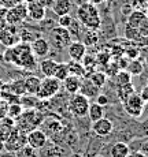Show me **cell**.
Segmentation results:
<instances>
[{"mask_svg": "<svg viewBox=\"0 0 148 157\" xmlns=\"http://www.w3.org/2000/svg\"><path fill=\"white\" fill-rule=\"evenodd\" d=\"M3 4H4V0H0V8L3 7Z\"/></svg>", "mask_w": 148, "mask_h": 157, "instance_id": "ee69618b", "label": "cell"}, {"mask_svg": "<svg viewBox=\"0 0 148 157\" xmlns=\"http://www.w3.org/2000/svg\"><path fill=\"white\" fill-rule=\"evenodd\" d=\"M114 81H115L117 86L128 85V83L132 82V75L126 70H118V72L114 75Z\"/></svg>", "mask_w": 148, "mask_h": 157, "instance_id": "4316f807", "label": "cell"}, {"mask_svg": "<svg viewBox=\"0 0 148 157\" xmlns=\"http://www.w3.org/2000/svg\"><path fill=\"white\" fill-rule=\"evenodd\" d=\"M58 66V62L51 57H44L38 62V68H40L41 74L44 77H54V72H55V68Z\"/></svg>", "mask_w": 148, "mask_h": 157, "instance_id": "e0dca14e", "label": "cell"}, {"mask_svg": "<svg viewBox=\"0 0 148 157\" xmlns=\"http://www.w3.org/2000/svg\"><path fill=\"white\" fill-rule=\"evenodd\" d=\"M138 6H140V8H147L148 10V0H137Z\"/></svg>", "mask_w": 148, "mask_h": 157, "instance_id": "b9f144b4", "label": "cell"}, {"mask_svg": "<svg viewBox=\"0 0 148 157\" xmlns=\"http://www.w3.org/2000/svg\"><path fill=\"white\" fill-rule=\"evenodd\" d=\"M88 117L90 122H96V120L102 119L104 117V107L99 105L98 102H90L89 104V108H88Z\"/></svg>", "mask_w": 148, "mask_h": 157, "instance_id": "ffe728a7", "label": "cell"}, {"mask_svg": "<svg viewBox=\"0 0 148 157\" xmlns=\"http://www.w3.org/2000/svg\"><path fill=\"white\" fill-rule=\"evenodd\" d=\"M25 82V90L28 94H33L36 96V93L38 92V87H40V83H41V79L36 75H29L28 78L23 79Z\"/></svg>", "mask_w": 148, "mask_h": 157, "instance_id": "d6986e66", "label": "cell"}, {"mask_svg": "<svg viewBox=\"0 0 148 157\" xmlns=\"http://www.w3.org/2000/svg\"><path fill=\"white\" fill-rule=\"evenodd\" d=\"M126 71L132 75V77H138V75L143 74L144 71V64L140 62L138 59L134 60H129L128 63V67H126Z\"/></svg>", "mask_w": 148, "mask_h": 157, "instance_id": "603a6c76", "label": "cell"}, {"mask_svg": "<svg viewBox=\"0 0 148 157\" xmlns=\"http://www.w3.org/2000/svg\"><path fill=\"white\" fill-rule=\"evenodd\" d=\"M126 37H128L129 40L137 41L138 38H141V36H140V33H138V30L136 28H132V26L126 25Z\"/></svg>", "mask_w": 148, "mask_h": 157, "instance_id": "d6a6232c", "label": "cell"}, {"mask_svg": "<svg viewBox=\"0 0 148 157\" xmlns=\"http://www.w3.org/2000/svg\"><path fill=\"white\" fill-rule=\"evenodd\" d=\"M136 92L134 90V86L130 83H128V85H122V86H118V89H117V96H118L119 101L123 102L126 100V98L129 97L130 94H133V93Z\"/></svg>", "mask_w": 148, "mask_h": 157, "instance_id": "d4e9b609", "label": "cell"}, {"mask_svg": "<svg viewBox=\"0 0 148 157\" xmlns=\"http://www.w3.org/2000/svg\"><path fill=\"white\" fill-rule=\"evenodd\" d=\"M146 64H147V67H148V56H147V59H146Z\"/></svg>", "mask_w": 148, "mask_h": 157, "instance_id": "f6af8a7d", "label": "cell"}, {"mask_svg": "<svg viewBox=\"0 0 148 157\" xmlns=\"http://www.w3.org/2000/svg\"><path fill=\"white\" fill-rule=\"evenodd\" d=\"M47 141H48L47 134L40 128H33L26 134V145L36 150L43 149L47 145Z\"/></svg>", "mask_w": 148, "mask_h": 157, "instance_id": "9c48e42d", "label": "cell"}, {"mask_svg": "<svg viewBox=\"0 0 148 157\" xmlns=\"http://www.w3.org/2000/svg\"><path fill=\"white\" fill-rule=\"evenodd\" d=\"M8 89H10L11 93H14V94L17 96H23L26 94V90H25V82H23V79H14L11 83H7Z\"/></svg>", "mask_w": 148, "mask_h": 157, "instance_id": "cb8c5ba5", "label": "cell"}, {"mask_svg": "<svg viewBox=\"0 0 148 157\" xmlns=\"http://www.w3.org/2000/svg\"><path fill=\"white\" fill-rule=\"evenodd\" d=\"M98 41H99V36H98V33H96V30L88 29L84 33V37H82V40H81V43L85 45V47H92V45H95Z\"/></svg>", "mask_w": 148, "mask_h": 157, "instance_id": "83f0119b", "label": "cell"}, {"mask_svg": "<svg viewBox=\"0 0 148 157\" xmlns=\"http://www.w3.org/2000/svg\"><path fill=\"white\" fill-rule=\"evenodd\" d=\"M38 98L36 97V96L33 94H23L19 97V104L22 105V107L25 108H29V109H33V108H36V102H37Z\"/></svg>", "mask_w": 148, "mask_h": 157, "instance_id": "f546056e", "label": "cell"}, {"mask_svg": "<svg viewBox=\"0 0 148 157\" xmlns=\"http://www.w3.org/2000/svg\"><path fill=\"white\" fill-rule=\"evenodd\" d=\"M26 10H28V18L30 21L41 22V21L45 19L47 11L38 3H36L34 0H26Z\"/></svg>", "mask_w": 148, "mask_h": 157, "instance_id": "8fae6325", "label": "cell"}, {"mask_svg": "<svg viewBox=\"0 0 148 157\" xmlns=\"http://www.w3.org/2000/svg\"><path fill=\"white\" fill-rule=\"evenodd\" d=\"M81 85H82V78L75 77V75H67L65 79L62 81V86L69 94H75L80 92Z\"/></svg>", "mask_w": 148, "mask_h": 157, "instance_id": "9a60e30c", "label": "cell"}, {"mask_svg": "<svg viewBox=\"0 0 148 157\" xmlns=\"http://www.w3.org/2000/svg\"><path fill=\"white\" fill-rule=\"evenodd\" d=\"M88 79H90V82H92L93 85L100 89V87H103L106 85V82H107V74H106V72H100V71H95Z\"/></svg>", "mask_w": 148, "mask_h": 157, "instance_id": "f1b7e54d", "label": "cell"}, {"mask_svg": "<svg viewBox=\"0 0 148 157\" xmlns=\"http://www.w3.org/2000/svg\"><path fill=\"white\" fill-rule=\"evenodd\" d=\"M130 147H129L128 144L122 142V141H118L110 147V156L111 157H126L130 153Z\"/></svg>", "mask_w": 148, "mask_h": 157, "instance_id": "ac0fdd59", "label": "cell"}, {"mask_svg": "<svg viewBox=\"0 0 148 157\" xmlns=\"http://www.w3.org/2000/svg\"><path fill=\"white\" fill-rule=\"evenodd\" d=\"M140 97L143 98V101L146 102V104H148V85H146V86H143L141 87V90H140Z\"/></svg>", "mask_w": 148, "mask_h": 157, "instance_id": "8d00e7d4", "label": "cell"}, {"mask_svg": "<svg viewBox=\"0 0 148 157\" xmlns=\"http://www.w3.org/2000/svg\"><path fill=\"white\" fill-rule=\"evenodd\" d=\"M6 116H7V104L3 102V101H0V120Z\"/></svg>", "mask_w": 148, "mask_h": 157, "instance_id": "74e56055", "label": "cell"}, {"mask_svg": "<svg viewBox=\"0 0 148 157\" xmlns=\"http://www.w3.org/2000/svg\"><path fill=\"white\" fill-rule=\"evenodd\" d=\"M25 145H26V134L23 131H21L18 127H14L4 142V150L6 152H18Z\"/></svg>", "mask_w": 148, "mask_h": 157, "instance_id": "52a82bcc", "label": "cell"}, {"mask_svg": "<svg viewBox=\"0 0 148 157\" xmlns=\"http://www.w3.org/2000/svg\"><path fill=\"white\" fill-rule=\"evenodd\" d=\"M66 49H67V53H69V56H70V59L77 60V62H81L82 57L86 55V47L81 43L80 40L71 41Z\"/></svg>", "mask_w": 148, "mask_h": 157, "instance_id": "5bb4252c", "label": "cell"}, {"mask_svg": "<svg viewBox=\"0 0 148 157\" xmlns=\"http://www.w3.org/2000/svg\"><path fill=\"white\" fill-rule=\"evenodd\" d=\"M23 113V107L19 102H14V104H8L7 105V117L13 119L14 122Z\"/></svg>", "mask_w": 148, "mask_h": 157, "instance_id": "484cf974", "label": "cell"}, {"mask_svg": "<svg viewBox=\"0 0 148 157\" xmlns=\"http://www.w3.org/2000/svg\"><path fill=\"white\" fill-rule=\"evenodd\" d=\"M138 55H140V51L137 49V48H129V49L125 51V57L129 60H134L137 59Z\"/></svg>", "mask_w": 148, "mask_h": 157, "instance_id": "e575fe53", "label": "cell"}, {"mask_svg": "<svg viewBox=\"0 0 148 157\" xmlns=\"http://www.w3.org/2000/svg\"><path fill=\"white\" fill-rule=\"evenodd\" d=\"M96 157H103V156H96Z\"/></svg>", "mask_w": 148, "mask_h": 157, "instance_id": "7dc6e473", "label": "cell"}, {"mask_svg": "<svg viewBox=\"0 0 148 157\" xmlns=\"http://www.w3.org/2000/svg\"><path fill=\"white\" fill-rule=\"evenodd\" d=\"M71 22H73V18L70 17V14L58 17V26H60V28H66V29H67L69 26L71 25Z\"/></svg>", "mask_w": 148, "mask_h": 157, "instance_id": "836d02e7", "label": "cell"}, {"mask_svg": "<svg viewBox=\"0 0 148 157\" xmlns=\"http://www.w3.org/2000/svg\"><path fill=\"white\" fill-rule=\"evenodd\" d=\"M34 36H33V33L30 32V29H22L19 32V41H22V43H32L33 40H34Z\"/></svg>", "mask_w": 148, "mask_h": 157, "instance_id": "1f68e13d", "label": "cell"}, {"mask_svg": "<svg viewBox=\"0 0 148 157\" xmlns=\"http://www.w3.org/2000/svg\"><path fill=\"white\" fill-rule=\"evenodd\" d=\"M30 49H32V53L36 57L44 59V57H47V55L50 53V41L45 40L43 37L34 38V40L30 43Z\"/></svg>", "mask_w": 148, "mask_h": 157, "instance_id": "4fadbf2b", "label": "cell"}, {"mask_svg": "<svg viewBox=\"0 0 148 157\" xmlns=\"http://www.w3.org/2000/svg\"><path fill=\"white\" fill-rule=\"evenodd\" d=\"M126 157H146L140 150H134V152H130Z\"/></svg>", "mask_w": 148, "mask_h": 157, "instance_id": "60d3db41", "label": "cell"}, {"mask_svg": "<svg viewBox=\"0 0 148 157\" xmlns=\"http://www.w3.org/2000/svg\"><path fill=\"white\" fill-rule=\"evenodd\" d=\"M28 18V10H26V2L17 4L11 8H7L4 14V21L7 25H15L23 22Z\"/></svg>", "mask_w": 148, "mask_h": 157, "instance_id": "8992f818", "label": "cell"}, {"mask_svg": "<svg viewBox=\"0 0 148 157\" xmlns=\"http://www.w3.org/2000/svg\"><path fill=\"white\" fill-rule=\"evenodd\" d=\"M99 87L95 86L92 82H90V79L88 78H85V79L82 81V85H81V89H80V93H82L84 96H86V97H96V96L99 94Z\"/></svg>", "mask_w": 148, "mask_h": 157, "instance_id": "44dd1931", "label": "cell"}, {"mask_svg": "<svg viewBox=\"0 0 148 157\" xmlns=\"http://www.w3.org/2000/svg\"><path fill=\"white\" fill-rule=\"evenodd\" d=\"M0 101H2V100H0Z\"/></svg>", "mask_w": 148, "mask_h": 157, "instance_id": "681fc988", "label": "cell"}, {"mask_svg": "<svg viewBox=\"0 0 148 157\" xmlns=\"http://www.w3.org/2000/svg\"><path fill=\"white\" fill-rule=\"evenodd\" d=\"M77 21L89 30H98L102 26L99 8L89 2H85L77 8Z\"/></svg>", "mask_w": 148, "mask_h": 157, "instance_id": "7a4b0ae2", "label": "cell"}, {"mask_svg": "<svg viewBox=\"0 0 148 157\" xmlns=\"http://www.w3.org/2000/svg\"><path fill=\"white\" fill-rule=\"evenodd\" d=\"M147 85H148V77H147Z\"/></svg>", "mask_w": 148, "mask_h": 157, "instance_id": "bcb514c9", "label": "cell"}, {"mask_svg": "<svg viewBox=\"0 0 148 157\" xmlns=\"http://www.w3.org/2000/svg\"><path fill=\"white\" fill-rule=\"evenodd\" d=\"M19 43V32L17 30L15 25H6L0 29V44L6 47H13Z\"/></svg>", "mask_w": 148, "mask_h": 157, "instance_id": "30bf717a", "label": "cell"}, {"mask_svg": "<svg viewBox=\"0 0 148 157\" xmlns=\"http://www.w3.org/2000/svg\"><path fill=\"white\" fill-rule=\"evenodd\" d=\"M147 18H148V13H147Z\"/></svg>", "mask_w": 148, "mask_h": 157, "instance_id": "c3c4849f", "label": "cell"}, {"mask_svg": "<svg viewBox=\"0 0 148 157\" xmlns=\"http://www.w3.org/2000/svg\"><path fill=\"white\" fill-rule=\"evenodd\" d=\"M89 104H90L89 98L86 96H84L82 93L78 92L75 94H71V98L69 101V109L75 117H82L88 113Z\"/></svg>", "mask_w": 148, "mask_h": 157, "instance_id": "277c9868", "label": "cell"}, {"mask_svg": "<svg viewBox=\"0 0 148 157\" xmlns=\"http://www.w3.org/2000/svg\"><path fill=\"white\" fill-rule=\"evenodd\" d=\"M113 130H114L113 120L107 119V117H102V119L92 123V131L98 137H107V135H110L113 132Z\"/></svg>", "mask_w": 148, "mask_h": 157, "instance_id": "7c38bea8", "label": "cell"}, {"mask_svg": "<svg viewBox=\"0 0 148 157\" xmlns=\"http://www.w3.org/2000/svg\"><path fill=\"white\" fill-rule=\"evenodd\" d=\"M69 70V75H75V77H81L84 78L85 75V67L81 62H77V60H70V62L66 63Z\"/></svg>", "mask_w": 148, "mask_h": 157, "instance_id": "7402d4cb", "label": "cell"}, {"mask_svg": "<svg viewBox=\"0 0 148 157\" xmlns=\"http://www.w3.org/2000/svg\"><path fill=\"white\" fill-rule=\"evenodd\" d=\"M95 98H96V101H95V102H98V104H99V105H102V107H106V105H107L108 102H110L108 97L104 94V93H99V94L96 96Z\"/></svg>", "mask_w": 148, "mask_h": 157, "instance_id": "d590c367", "label": "cell"}, {"mask_svg": "<svg viewBox=\"0 0 148 157\" xmlns=\"http://www.w3.org/2000/svg\"><path fill=\"white\" fill-rule=\"evenodd\" d=\"M140 152L143 153L146 157H148V140H146L143 144H141V147H140Z\"/></svg>", "mask_w": 148, "mask_h": 157, "instance_id": "ab89813d", "label": "cell"}, {"mask_svg": "<svg viewBox=\"0 0 148 157\" xmlns=\"http://www.w3.org/2000/svg\"><path fill=\"white\" fill-rule=\"evenodd\" d=\"M89 3H92V4H95V6H98V4H100V3H103L104 0H88Z\"/></svg>", "mask_w": 148, "mask_h": 157, "instance_id": "7bdbcfd3", "label": "cell"}, {"mask_svg": "<svg viewBox=\"0 0 148 157\" xmlns=\"http://www.w3.org/2000/svg\"><path fill=\"white\" fill-rule=\"evenodd\" d=\"M34 2L38 3V4H40L41 7H44V8H51L54 0H34Z\"/></svg>", "mask_w": 148, "mask_h": 157, "instance_id": "f35d334b", "label": "cell"}, {"mask_svg": "<svg viewBox=\"0 0 148 157\" xmlns=\"http://www.w3.org/2000/svg\"><path fill=\"white\" fill-rule=\"evenodd\" d=\"M50 41L54 44V47L58 49H65L69 47V44L71 43V36L69 33V30L66 28H52L50 32Z\"/></svg>", "mask_w": 148, "mask_h": 157, "instance_id": "ba28073f", "label": "cell"}, {"mask_svg": "<svg viewBox=\"0 0 148 157\" xmlns=\"http://www.w3.org/2000/svg\"><path fill=\"white\" fill-rule=\"evenodd\" d=\"M51 8H52V11L58 17L67 15V14H70L71 8H73V2L71 0H54Z\"/></svg>", "mask_w": 148, "mask_h": 157, "instance_id": "2e32d148", "label": "cell"}, {"mask_svg": "<svg viewBox=\"0 0 148 157\" xmlns=\"http://www.w3.org/2000/svg\"><path fill=\"white\" fill-rule=\"evenodd\" d=\"M123 104V109L125 112L132 117H140L143 115V111H144V107H146V102L143 101V98L140 97L138 93H133L130 94L125 101L122 102Z\"/></svg>", "mask_w": 148, "mask_h": 157, "instance_id": "5b68a950", "label": "cell"}, {"mask_svg": "<svg viewBox=\"0 0 148 157\" xmlns=\"http://www.w3.org/2000/svg\"><path fill=\"white\" fill-rule=\"evenodd\" d=\"M67 75H69V70H67L66 63H58V66H56V68H55V72H54V77L62 82Z\"/></svg>", "mask_w": 148, "mask_h": 157, "instance_id": "4dcf8cb0", "label": "cell"}, {"mask_svg": "<svg viewBox=\"0 0 148 157\" xmlns=\"http://www.w3.org/2000/svg\"><path fill=\"white\" fill-rule=\"evenodd\" d=\"M60 87H62V82L55 77H44V79H41L38 92L36 93V97L38 100H51L59 93Z\"/></svg>", "mask_w": 148, "mask_h": 157, "instance_id": "3957f363", "label": "cell"}, {"mask_svg": "<svg viewBox=\"0 0 148 157\" xmlns=\"http://www.w3.org/2000/svg\"><path fill=\"white\" fill-rule=\"evenodd\" d=\"M3 59L7 63H11V64L21 68H25V70H33L37 66L36 56L33 55L32 49H30V44L22 43V41H19V43L8 48Z\"/></svg>", "mask_w": 148, "mask_h": 157, "instance_id": "6da1fadb", "label": "cell"}]
</instances>
